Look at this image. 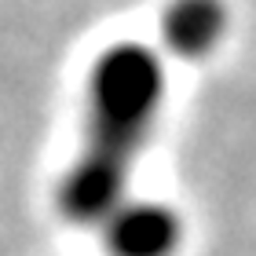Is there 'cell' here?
Listing matches in <instances>:
<instances>
[{"mask_svg":"<svg viewBox=\"0 0 256 256\" xmlns=\"http://www.w3.org/2000/svg\"><path fill=\"white\" fill-rule=\"evenodd\" d=\"M114 256H172L180 246V216L161 202H124L102 220Z\"/></svg>","mask_w":256,"mask_h":256,"instance_id":"3","label":"cell"},{"mask_svg":"<svg viewBox=\"0 0 256 256\" xmlns=\"http://www.w3.org/2000/svg\"><path fill=\"white\" fill-rule=\"evenodd\" d=\"M168 70L158 48L139 40L106 44L84 77V146L80 154L132 168L161 118Z\"/></svg>","mask_w":256,"mask_h":256,"instance_id":"1","label":"cell"},{"mask_svg":"<svg viewBox=\"0 0 256 256\" xmlns=\"http://www.w3.org/2000/svg\"><path fill=\"white\" fill-rule=\"evenodd\" d=\"M230 30L224 0H168L158 15V55L180 62L208 59Z\"/></svg>","mask_w":256,"mask_h":256,"instance_id":"2","label":"cell"}]
</instances>
